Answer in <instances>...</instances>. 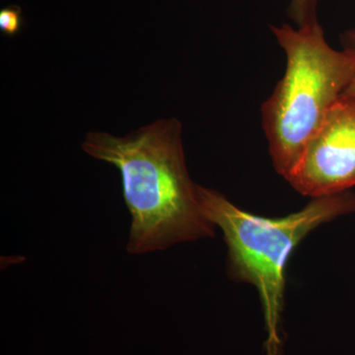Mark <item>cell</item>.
<instances>
[{"label":"cell","mask_w":355,"mask_h":355,"mask_svg":"<svg viewBox=\"0 0 355 355\" xmlns=\"http://www.w3.org/2000/svg\"><path fill=\"white\" fill-rule=\"evenodd\" d=\"M83 149L120 171L132 216L128 253L162 251L214 235L216 225L200 205V186L187 169L182 125L177 119H160L123 137L89 132Z\"/></svg>","instance_id":"1"},{"label":"cell","mask_w":355,"mask_h":355,"mask_svg":"<svg viewBox=\"0 0 355 355\" xmlns=\"http://www.w3.org/2000/svg\"><path fill=\"white\" fill-rule=\"evenodd\" d=\"M203 214L220 228L228 248V272L259 292L266 338V355H279L286 266L299 243L321 224L355 214V193L315 198L304 209L279 218L254 216L218 191L198 188Z\"/></svg>","instance_id":"2"},{"label":"cell","mask_w":355,"mask_h":355,"mask_svg":"<svg viewBox=\"0 0 355 355\" xmlns=\"http://www.w3.org/2000/svg\"><path fill=\"white\" fill-rule=\"evenodd\" d=\"M286 53V69L261 109L275 170L291 175L329 110L355 77V53L327 43L318 21L272 27Z\"/></svg>","instance_id":"3"},{"label":"cell","mask_w":355,"mask_h":355,"mask_svg":"<svg viewBox=\"0 0 355 355\" xmlns=\"http://www.w3.org/2000/svg\"><path fill=\"white\" fill-rule=\"evenodd\" d=\"M286 181L314 198L355 187V94L331 107Z\"/></svg>","instance_id":"4"},{"label":"cell","mask_w":355,"mask_h":355,"mask_svg":"<svg viewBox=\"0 0 355 355\" xmlns=\"http://www.w3.org/2000/svg\"><path fill=\"white\" fill-rule=\"evenodd\" d=\"M318 0H292L288 14L292 20L299 26L316 21V6Z\"/></svg>","instance_id":"5"},{"label":"cell","mask_w":355,"mask_h":355,"mask_svg":"<svg viewBox=\"0 0 355 355\" xmlns=\"http://www.w3.org/2000/svg\"><path fill=\"white\" fill-rule=\"evenodd\" d=\"M22 10L19 6H8L0 9V31L7 36H14L22 27Z\"/></svg>","instance_id":"6"},{"label":"cell","mask_w":355,"mask_h":355,"mask_svg":"<svg viewBox=\"0 0 355 355\" xmlns=\"http://www.w3.org/2000/svg\"><path fill=\"white\" fill-rule=\"evenodd\" d=\"M343 48L350 49L355 53V29L345 32L342 37ZM345 94H355V77Z\"/></svg>","instance_id":"7"}]
</instances>
